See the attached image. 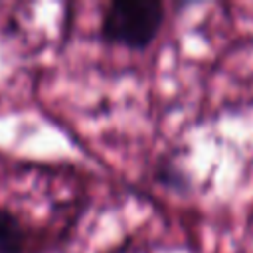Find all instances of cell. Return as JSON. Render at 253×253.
<instances>
[{
  "mask_svg": "<svg viewBox=\"0 0 253 253\" xmlns=\"http://www.w3.org/2000/svg\"><path fill=\"white\" fill-rule=\"evenodd\" d=\"M162 20V4L156 0H117L103 16L101 36L107 43L144 49L158 36Z\"/></svg>",
  "mask_w": 253,
  "mask_h": 253,
  "instance_id": "cell-1",
  "label": "cell"
},
{
  "mask_svg": "<svg viewBox=\"0 0 253 253\" xmlns=\"http://www.w3.org/2000/svg\"><path fill=\"white\" fill-rule=\"evenodd\" d=\"M26 245V233L18 217L0 208V253H22Z\"/></svg>",
  "mask_w": 253,
  "mask_h": 253,
  "instance_id": "cell-2",
  "label": "cell"
}]
</instances>
